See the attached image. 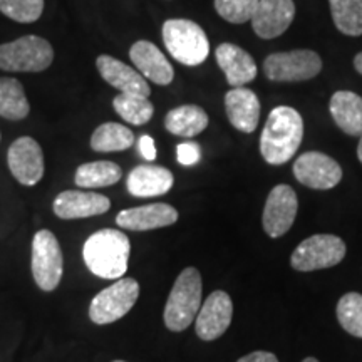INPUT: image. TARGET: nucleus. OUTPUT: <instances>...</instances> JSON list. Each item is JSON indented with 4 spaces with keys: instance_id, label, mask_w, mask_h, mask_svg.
I'll use <instances>...</instances> for the list:
<instances>
[{
    "instance_id": "1",
    "label": "nucleus",
    "mask_w": 362,
    "mask_h": 362,
    "mask_svg": "<svg viewBox=\"0 0 362 362\" xmlns=\"http://www.w3.org/2000/svg\"><path fill=\"white\" fill-rule=\"evenodd\" d=\"M304 139V119L298 111L279 106L269 115L260 136V153L269 165L291 161Z\"/></svg>"
},
{
    "instance_id": "2",
    "label": "nucleus",
    "mask_w": 362,
    "mask_h": 362,
    "mask_svg": "<svg viewBox=\"0 0 362 362\" xmlns=\"http://www.w3.org/2000/svg\"><path fill=\"white\" fill-rule=\"evenodd\" d=\"M131 243L126 233L115 228H103L86 240L83 259L96 277L117 280L128 272Z\"/></svg>"
},
{
    "instance_id": "3",
    "label": "nucleus",
    "mask_w": 362,
    "mask_h": 362,
    "mask_svg": "<svg viewBox=\"0 0 362 362\" xmlns=\"http://www.w3.org/2000/svg\"><path fill=\"white\" fill-rule=\"evenodd\" d=\"M202 275L194 267H187L176 279L165 307V324L173 332H181L194 322L202 309Z\"/></svg>"
},
{
    "instance_id": "4",
    "label": "nucleus",
    "mask_w": 362,
    "mask_h": 362,
    "mask_svg": "<svg viewBox=\"0 0 362 362\" xmlns=\"http://www.w3.org/2000/svg\"><path fill=\"white\" fill-rule=\"evenodd\" d=\"M163 42L175 61L194 67L206 61L210 40L197 22L188 19H170L163 24Z\"/></svg>"
},
{
    "instance_id": "5",
    "label": "nucleus",
    "mask_w": 362,
    "mask_h": 362,
    "mask_svg": "<svg viewBox=\"0 0 362 362\" xmlns=\"http://www.w3.org/2000/svg\"><path fill=\"white\" fill-rule=\"evenodd\" d=\"M52 45L39 35H24L0 45V69L8 72H42L52 64Z\"/></svg>"
},
{
    "instance_id": "6",
    "label": "nucleus",
    "mask_w": 362,
    "mask_h": 362,
    "mask_svg": "<svg viewBox=\"0 0 362 362\" xmlns=\"http://www.w3.org/2000/svg\"><path fill=\"white\" fill-rule=\"evenodd\" d=\"M139 297V284L134 279H117L90 300L89 319L98 325L112 324L133 309Z\"/></svg>"
},
{
    "instance_id": "7",
    "label": "nucleus",
    "mask_w": 362,
    "mask_h": 362,
    "mask_svg": "<svg viewBox=\"0 0 362 362\" xmlns=\"http://www.w3.org/2000/svg\"><path fill=\"white\" fill-rule=\"evenodd\" d=\"M322 71V59L309 49L270 54L264 61V74L277 83H298L315 78Z\"/></svg>"
},
{
    "instance_id": "8",
    "label": "nucleus",
    "mask_w": 362,
    "mask_h": 362,
    "mask_svg": "<svg viewBox=\"0 0 362 362\" xmlns=\"http://www.w3.org/2000/svg\"><path fill=\"white\" fill-rule=\"evenodd\" d=\"M64 259L56 235L39 230L33 240V275L40 291L52 292L61 284Z\"/></svg>"
},
{
    "instance_id": "9",
    "label": "nucleus",
    "mask_w": 362,
    "mask_h": 362,
    "mask_svg": "<svg viewBox=\"0 0 362 362\" xmlns=\"http://www.w3.org/2000/svg\"><path fill=\"white\" fill-rule=\"evenodd\" d=\"M346 257V243L336 235H314L293 250L291 264L298 272H314L341 264Z\"/></svg>"
},
{
    "instance_id": "10",
    "label": "nucleus",
    "mask_w": 362,
    "mask_h": 362,
    "mask_svg": "<svg viewBox=\"0 0 362 362\" xmlns=\"http://www.w3.org/2000/svg\"><path fill=\"white\" fill-rule=\"evenodd\" d=\"M8 170L24 187H34L44 176V153L30 136H22L11 144L7 153Z\"/></svg>"
},
{
    "instance_id": "11",
    "label": "nucleus",
    "mask_w": 362,
    "mask_h": 362,
    "mask_svg": "<svg viewBox=\"0 0 362 362\" xmlns=\"http://www.w3.org/2000/svg\"><path fill=\"white\" fill-rule=\"evenodd\" d=\"M293 175L304 187L330 189L342 180L341 165L319 151H307L293 163Z\"/></svg>"
},
{
    "instance_id": "12",
    "label": "nucleus",
    "mask_w": 362,
    "mask_h": 362,
    "mask_svg": "<svg viewBox=\"0 0 362 362\" xmlns=\"http://www.w3.org/2000/svg\"><path fill=\"white\" fill-rule=\"evenodd\" d=\"M297 194L288 185H277L272 189L264 208V230L272 238L282 237L292 228L297 216Z\"/></svg>"
},
{
    "instance_id": "13",
    "label": "nucleus",
    "mask_w": 362,
    "mask_h": 362,
    "mask_svg": "<svg viewBox=\"0 0 362 362\" xmlns=\"http://www.w3.org/2000/svg\"><path fill=\"white\" fill-rule=\"evenodd\" d=\"M233 304L232 298L223 291H215L203 302L197 319L194 329L202 341H215L223 336L232 324Z\"/></svg>"
},
{
    "instance_id": "14",
    "label": "nucleus",
    "mask_w": 362,
    "mask_h": 362,
    "mask_svg": "<svg viewBox=\"0 0 362 362\" xmlns=\"http://www.w3.org/2000/svg\"><path fill=\"white\" fill-rule=\"evenodd\" d=\"M111 208V200L104 194L94 192H79V189H66L59 193L54 200L52 210L62 220L89 218L106 214Z\"/></svg>"
},
{
    "instance_id": "15",
    "label": "nucleus",
    "mask_w": 362,
    "mask_h": 362,
    "mask_svg": "<svg viewBox=\"0 0 362 362\" xmlns=\"http://www.w3.org/2000/svg\"><path fill=\"white\" fill-rule=\"evenodd\" d=\"M293 17V0H260L252 17L253 33L260 39H275L291 27Z\"/></svg>"
},
{
    "instance_id": "16",
    "label": "nucleus",
    "mask_w": 362,
    "mask_h": 362,
    "mask_svg": "<svg viewBox=\"0 0 362 362\" xmlns=\"http://www.w3.org/2000/svg\"><path fill=\"white\" fill-rule=\"evenodd\" d=\"M129 57L144 79L153 81L158 86H168L173 83V66L170 64L165 54L149 40H138L131 45Z\"/></svg>"
},
{
    "instance_id": "17",
    "label": "nucleus",
    "mask_w": 362,
    "mask_h": 362,
    "mask_svg": "<svg viewBox=\"0 0 362 362\" xmlns=\"http://www.w3.org/2000/svg\"><path fill=\"white\" fill-rule=\"evenodd\" d=\"M178 221V211L166 203H153V205L128 208L119 211L116 223L119 228H128L133 232H146L163 226H170Z\"/></svg>"
},
{
    "instance_id": "18",
    "label": "nucleus",
    "mask_w": 362,
    "mask_h": 362,
    "mask_svg": "<svg viewBox=\"0 0 362 362\" xmlns=\"http://www.w3.org/2000/svg\"><path fill=\"white\" fill-rule=\"evenodd\" d=\"M96 67L101 78L119 93L138 94V96L144 98H149V94H151L148 81L133 67L117 61L115 57L103 54L96 59Z\"/></svg>"
},
{
    "instance_id": "19",
    "label": "nucleus",
    "mask_w": 362,
    "mask_h": 362,
    "mask_svg": "<svg viewBox=\"0 0 362 362\" xmlns=\"http://www.w3.org/2000/svg\"><path fill=\"white\" fill-rule=\"evenodd\" d=\"M216 62L223 71L226 83L232 88H243L257 78V64L253 57L238 45L225 42L215 51Z\"/></svg>"
},
{
    "instance_id": "20",
    "label": "nucleus",
    "mask_w": 362,
    "mask_h": 362,
    "mask_svg": "<svg viewBox=\"0 0 362 362\" xmlns=\"http://www.w3.org/2000/svg\"><path fill=\"white\" fill-rule=\"evenodd\" d=\"M225 111L233 128L253 133L260 119V101L252 89L233 88L225 94Z\"/></svg>"
},
{
    "instance_id": "21",
    "label": "nucleus",
    "mask_w": 362,
    "mask_h": 362,
    "mask_svg": "<svg viewBox=\"0 0 362 362\" xmlns=\"http://www.w3.org/2000/svg\"><path fill=\"white\" fill-rule=\"evenodd\" d=\"M173 173L156 165H139L128 175V192L138 198L161 197L173 188Z\"/></svg>"
},
{
    "instance_id": "22",
    "label": "nucleus",
    "mask_w": 362,
    "mask_h": 362,
    "mask_svg": "<svg viewBox=\"0 0 362 362\" xmlns=\"http://www.w3.org/2000/svg\"><path fill=\"white\" fill-rule=\"evenodd\" d=\"M336 124L349 136H362V98L351 90H337L329 104Z\"/></svg>"
},
{
    "instance_id": "23",
    "label": "nucleus",
    "mask_w": 362,
    "mask_h": 362,
    "mask_svg": "<svg viewBox=\"0 0 362 362\" xmlns=\"http://www.w3.org/2000/svg\"><path fill=\"white\" fill-rule=\"evenodd\" d=\"M165 128L175 136L193 138L208 128V115L194 104H185L171 110L165 117Z\"/></svg>"
},
{
    "instance_id": "24",
    "label": "nucleus",
    "mask_w": 362,
    "mask_h": 362,
    "mask_svg": "<svg viewBox=\"0 0 362 362\" xmlns=\"http://www.w3.org/2000/svg\"><path fill=\"white\" fill-rule=\"evenodd\" d=\"M121 176H123V171L116 163L93 161L79 166L74 181L79 188H103L117 183Z\"/></svg>"
},
{
    "instance_id": "25",
    "label": "nucleus",
    "mask_w": 362,
    "mask_h": 362,
    "mask_svg": "<svg viewBox=\"0 0 362 362\" xmlns=\"http://www.w3.org/2000/svg\"><path fill=\"white\" fill-rule=\"evenodd\" d=\"M30 112L22 84L13 78H0V116L11 121L25 119Z\"/></svg>"
},
{
    "instance_id": "26",
    "label": "nucleus",
    "mask_w": 362,
    "mask_h": 362,
    "mask_svg": "<svg viewBox=\"0 0 362 362\" xmlns=\"http://www.w3.org/2000/svg\"><path fill=\"white\" fill-rule=\"evenodd\" d=\"M133 131L119 123H104L90 136V148L98 153L124 151L133 146Z\"/></svg>"
},
{
    "instance_id": "27",
    "label": "nucleus",
    "mask_w": 362,
    "mask_h": 362,
    "mask_svg": "<svg viewBox=\"0 0 362 362\" xmlns=\"http://www.w3.org/2000/svg\"><path fill=\"white\" fill-rule=\"evenodd\" d=\"M334 24L346 35H362V0H329Z\"/></svg>"
},
{
    "instance_id": "28",
    "label": "nucleus",
    "mask_w": 362,
    "mask_h": 362,
    "mask_svg": "<svg viewBox=\"0 0 362 362\" xmlns=\"http://www.w3.org/2000/svg\"><path fill=\"white\" fill-rule=\"evenodd\" d=\"M112 106L126 123L134 126L146 124L155 115V106L149 103V99L138 96V94H117L112 101Z\"/></svg>"
},
{
    "instance_id": "29",
    "label": "nucleus",
    "mask_w": 362,
    "mask_h": 362,
    "mask_svg": "<svg viewBox=\"0 0 362 362\" xmlns=\"http://www.w3.org/2000/svg\"><path fill=\"white\" fill-rule=\"evenodd\" d=\"M339 324L351 336L362 339V296L351 292L341 297L337 304Z\"/></svg>"
},
{
    "instance_id": "30",
    "label": "nucleus",
    "mask_w": 362,
    "mask_h": 362,
    "mask_svg": "<svg viewBox=\"0 0 362 362\" xmlns=\"http://www.w3.org/2000/svg\"><path fill=\"white\" fill-rule=\"evenodd\" d=\"M42 11L44 0H0V12L21 24L39 21Z\"/></svg>"
},
{
    "instance_id": "31",
    "label": "nucleus",
    "mask_w": 362,
    "mask_h": 362,
    "mask_svg": "<svg viewBox=\"0 0 362 362\" xmlns=\"http://www.w3.org/2000/svg\"><path fill=\"white\" fill-rule=\"evenodd\" d=\"M260 0H215V8L221 19L230 24H245L252 21Z\"/></svg>"
},
{
    "instance_id": "32",
    "label": "nucleus",
    "mask_w": 362,
    "mask_h": 362,
    "mask_svg": "<svg viewBox=\"0 0 362 362\" xmlns=\"http://www.w3.org/2000/svg\"><path fill=\"white\" fill-rule=\"evenodd\" d=\"M176 158H178L180 165H183V166L197 165L202 158L200 144L194 143V141L180 143L178 148H176Z\"/></svg>"
},
{
    "instance_id": "33",
    "label": "nucleus",
    "mask_w": 362,
    "mask_h": 362,
    "mask_svg": "<svg viewBox=\"0 0 362 362\" xmlns=\"http://www.w3.org/2000/svg\"><path fill=\"white\" fill-rule=\"evenodd\" d=\"M138 146H139V153H141V156L144 158V160H146V161H153V160H156V146H155V139H153L151 136L143 134L141 138H139Z\"/></svg>"
},
{
    "instance_id": "34",
    "label": "nucleus",
    "mask_w": 362,
    "mask_h": 362,
    "mask_svg": "<svg viewBox=\"0 0 362 362\" xmlns=\"http://www.w3.org/2000/svg\"><path fill=\"white\" fill-rule=\"evenodd\" d=\"M237 362H279V359H277V356L272 354V352L257 351L245 357H242V359H238Z\"/></svg>"
},
{
    "instance_id": "35",
    "label": "nucleus",
    "mask_w": 362,
    "mask_h": 362,
    "mask_svg": "<svg viewBox=\"0 0 362 362\" xmlns=\"http://www.w3.org/2000/svg\"><path fill=\"white\" fill-rule=\"evenodd\" d=\"M354 67H356V71L359 72V74H362V52H359L354 57Z\"/></svg>"
},
{
    "instance_id": "36",
    "label": "nucleus",
    "mask_w": 362,
    "mask_h": 362,
    "mask_svg": "<svg viewBox=\"0 0 362 362\" xmlns=\"http://www.w3.org/2000/svg\"><path fill=\"white\" fill-rule=\"evenodd\" d=\"M357 158H359V161L362 163V136H361L359 146H357Z\"/></svg>"
},
{
    "instance_id": "37",
    "label": "nucleus",
    "mask_w": 362,
    "mask_h": 362,
    "mask_svg": "<svg viewBox=\"0 0 362 362\" xmlns=\"http://www.w3.org/2000/svg\"><path fill=\"white\" fill-rule=\"evenodd\" d=\"M302 362H319V361L314 359V357H307V359H304Z\"/></svg>"
},
{
    "instance_id": "38",
    "label": "nucleus",
    "mask_w": 362,
    "mask_h": 362,
    "mask_svg": "<svg viewBox=\"0 0 362 362\" xmlns=\"http://www.w3.org/2000/svg\"><path fill=\"white\" fill-rule=\"evenodd\" d=\"M112 362H126V361H112Z\"/></svg>"
}]
</instances>
